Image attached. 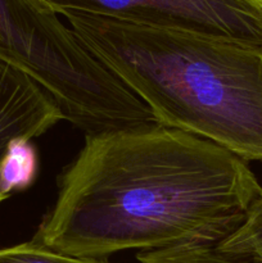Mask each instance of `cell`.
I'll return each mask as SVG.
<instances>
[{
  "instance_id": "1",
  "label": "cell",
  "mask_w": 262,
  "mask_h": 263,
  "mask_svg": "<svg viewBox=\"0 0 262 263\" xmlns=\"http://www.w3.org/2000/svg\"><path fill=\"white\" fill-rule=\"evenodd\" d=\"M58 182L31 240L104 261L140 249V263H213L262 194L246 161L158 123L86 135Z\"/></svg>"
},
{
  "instance_id": "2",
  "label": "cell",
  "mask_w": 262,
  "mask_h": 263,
  "mask_svg": "<svg viewBox=\"0 0 262 263\" xmlns=\"http://www.w3.org/2000/svg\"><path fill=\"white\" fill-rule=\"evenodd\" d=\"M62 15L158 125L262 162V46L87 13Z\"/></svg>"
},
{
  "instance_id": "3",
  "label": "cell",
  "mask_w": 262,
  "mask_h": 263,
  "mask_svg": "<svg viewBox=\"0 0 262 263\" xmlns=\"http://www.w3.org/2000/svg\"><path fill=\"white\" fill-rule=\"evenodd\" d=\"M0 61L38 82L86 135L127 127L143 108L43 0H0Z\"/></svg>"
},
{
  "instance_id": "4",
  "label": "cell",
  "mask_w": 262,
  "mask_h": 263,
  "mask_svg": "<svg viewBox=\"0 0 262 263\" xmlns=\"http://www.w3.org/2000/svg\"><path fill=\"white\" fill-rule=\"evenodd\" d=\"M54 12H80L145 27L188 31L262 46V0H43Z\"/></svg>"
},
{
  "instance_id": "5",
  "label": "cell",
  "mask_w": 262,
  "mask_h": 263,
  "mask_svg": "<svg viewBox=\"0 0 262 263\" xmlns=\"http://www.w3.org/2000/svg\"><path fill=\"white\" fill-rule=\"evenodd\" d=\"M62 120L57 103L38 82L0 61V162L13 140L38 138Z\"/></svg>"
},
{
  "instance_id": "6",
  "label": "cell",
  "mask_w": 262,
  "mask_h": 263,
  "mask_svg": "<svg viewBox=\"0 0 262 263\" xmlns=\"http://www.w3.org/2000/svg\"><path fill=\"white\" fill-rule=\"evenodd\" d=\"M213 263H262V194L251 205L243 223L218 244Z\"/></svg>"
},
{
  "instance_id": "7",
  "label": "cell",
  "mask_w": 262,
  "mask_h": 263,
  "mask_svg": "<svg viewBox=\"0 0 262 263\" xmlns=\"http://www.w3.org/2000/svg\"><path fill=\"white\" fill-rule=\"evenodd\" d=\"M39 172V156L28 139H15L0 162V195L4 199L13 193L30 187Z\"/></svg>"
},
{
  "instance_id": "8",
  "label": "cell",
  "mask_w": 262,
  "mask_h": 263,
  "mask_svg": "<svg viewBox=\"0 0 262 263\" xmlns=\"http://www.w3.org/2000/svg\"><path fill=\"white\" fill-rule=\"evenodd\" d=\"M0 263H108L104 259H86L49 251L32 240L0 249Z\"/></svg>"
}]
</instances>
